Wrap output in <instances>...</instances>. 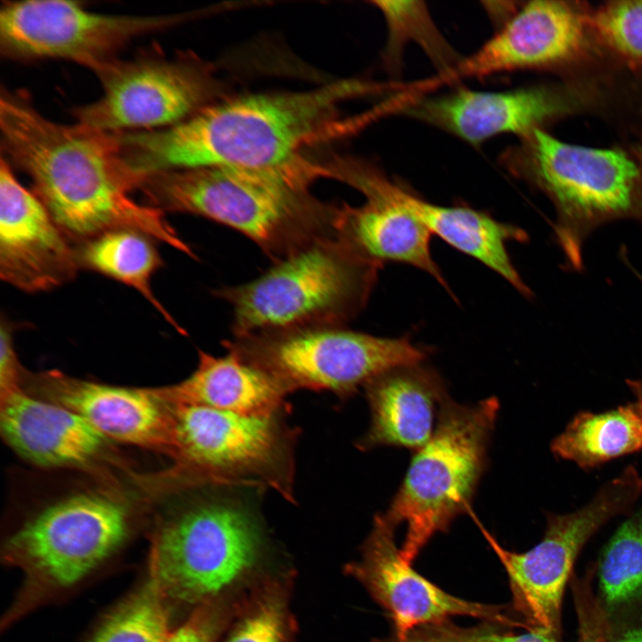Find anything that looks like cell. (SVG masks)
Listing matches in <instances>:
<instances>
[{
    "label": "cell",
    "mask_w": 642,
    "mask_h": 642,
    "mask_svg": "<svg viewBox=\"0 0 642 642\" xmlns=\"http://www.w3.org/2000/svg\"><path fill=\"white\" fill-rule=\"evenodd\" d=\"M550 450L585 471L642 451V400L599 413H577L551 440Z\"/></svg>",
    "instance_id": "cell-24"
},
{
    "label": "cell",
    "mask_w": 642,
    "mask_h": 642,
    "mask_svg": "<svg viewBox=\"0 0 642 642\" xmlns=\"http://www.w3.org/2000/svg\"><path fill=\"white\" fill-rule=\"evenodd\" d=\"M363 389L371 416L357 442L363 451L381 446L418 450L432 438L449 399L440 375L423 362L392 367Z\"/></svg>",
    "instance_id": "cell-20"
},
{
    "label": "cell",
    "mask_w": 642,
    "mask_h": 642,
    "mask_svg": "<svg viewBox=\"0 0 642 642\" xmlns=\"http://www.w3.org/2000/svg\"><path fill=\"white\" fill-rule=\"evenodd\" d=\"M382 264L339 235L275 262L248 283L215 292L232 309L234 338L346 326L366 307Z\"/></svg>",
    "instance_id": "cell-4"
},
{
    "label": "cell",
    "mask_w": 642,
    "mask_h": 642,
    "mask_svg": "<svg viewBox=\"0 0 642 642\" xmlns=\"http://www.w3.org/2000/svg\"><path fill=\"white\" fill-rule=\"evenodd\" d=\"M591 11L585 2H527L446 78L523 70H553L568 78L607 73L613 62L597 39Z\"/></svg>",
    "instance_id": "cell-15"
},
{
    "label": "cell",
    "mask_w": 642,
    "mask_h": 642,
    "mask_svg": "<svg viewBox=\"0 0 642 642\" xmlns=\"http://www.w3.org/2000/svg\"><path fill=\"white\" fill-rule=\"evenodd\" d=\"M169 620L170 606L147 575L100 621L87 642H160L170 631Z\"/></svg>",
    "instance_id": "cell-27"
},
{
    "label": "cell",
    "mask_w": 642,
    "mask_h": 642,
    "mask_svg": "<svg viewBox=\"0 0 642 642\" xmlns=\"http://www.w3.org/2000/svg\"><path fill=\"white\" fill-rule=\"evenodd\" d=\"M359 206L342 204L338 235L373 261L404 263L448 284L431 252V231L411 212L371 192Z\"/></svg>",
    "instance_id": "cell-23"
},
{
    "label": "cell",
    "mask_w": 642,
    "mask_h": 642,
    "mask_svg": "<svg viewBox=\"0 0 642 642\" xmlns=\"http://www.w3.org/2000/svg\"><path fill=\"white\" fill-rule=\"evenodd\" d=\"M252 490L210 486L155 530L147 575L170 607L219 597L259 564L265 534Z\"/></svg>",
    "instance_id": "cell-5"
},
{
    "label": "cell",
    "mask_w": 642,
    "mask_h": 642,
    "mask_svg": "<svg viewBox=\"0 0 642 642\" xmlns=\"http://www.w3.org/2000/svg\"><path fill=\"white\" fill-rule=\"evenodd\" d=\"M292 628L285 586L273 581L258 592L226 642H290Z\"/></svg>",
    "instance_id": "cell-30"
},
{
    "label": "cell",
    "mask_w": 642,
    "mask_h": 642,
    "mask_svg": "<svg viewBox=\"0 0 642 642\" xmlns=\"http://www.w3.org/2000/svg\"><path fill=\"white\" fill-rule=\"evenodd\" d=\"M44 399L78 414L108 440L169 455V405L155 388H128L69 376L60 371L24 374Z\"/></svg>",
    "instance_id": "cell-18"
},
{
    "label": "cell",
    "mask_w": 642,
    "mask_h": 642,
    "mask_svg": "<svg viewBox=\"0 0 642 642\" xmlns=\"http://www.w3.org/2000/svg\"><path fill=\"white\" fill-rule=\"evenodd\" d=\"M629 152L642 168V140L631 145Z\"/></svg>",
    "instance_id": "cell-37"
},
{
    "label": "cell",
    "mask_w": 642,
    "mask_h": 642,
    "mask_svg": "<svg viewBox=\"0 0 642 642\" xmlns=\"http://www.w3.org/2000/svg\"><path fill=\"white\" fill-rule=\"evenodd\" d=\"M329 178L325 163L299 154L264 167L211 166L145 177L147 204L164 213L203 217L238 231L274 263L338 235L342 204L316 197L312 185Z\"/></svg>",
    "instance_id": "cell-3"
},
{
    "label": "cell",
    "mask_w": 642,
    "mask_h": 642,
    "mask_svg": "<svg viewBox=\"0 0 642 642\" xmlns=\"http://www.w3.org/2000/svg\"><path fill=\"white\" fill-rule=\"evenodd\" d=\"M103 94L74 108L77 122L98 130L152 131L176 125L220 96L209 65L193 56H142L117 60L98 74Z\"/></svg>",
    "instance_id": "cell-13"
},
{
    "label": "cell",
    "mask_w": 642,
    "mask_h": 642,
    "mask_svg": "<svg viewBox=\"0 0 642 642\" xmlns=\"http://www.w3.org/2000/svg\"><path fill=\"white\" fill-rule=\"evenodd\" d=\"M354 186L358 192H372L401 206L416 217L432 235L474 258L517 291L524 288L525 283L513 265L506 247L511 241L527 240V234L523 229L468 207L431 203L392 182L371 164L358 169Z\"/></svg>",
    "instance_id": "cell-19"
},
{
    "label": "cell",
    "mask_w": 642,
    "mask_h": 642,
    "mask_svg": "<svg viewBox=\"0 0 642 642\" xmlns=\"http://www.w3.org/2000/svg\"><path fill=\"white\" fill-rule=\"evenodd\" d=\"M385 17L389 28L387 58L399 59V48L408 39H414L427 52L434 62L448 70L455 61L454 52L438 31L425 6L421 2H374Z\"/></svg>",
    "instance_id": "cell-29"
},
{
    "label": "cell",
    "mask_w": 642,
    "mask_h": 642,
    "mask_svg": "<svg viewBox=\"0 0 642 642\" xmlns=\"http://www.w3.org/2000/svg\"><path fill=\"white\" fill-rule=\"evenodd\" d=\"M591 22L600 46L614 65L642 72V0L592 7Z\"/></svg>",
    "instance_id": "cell-28"
},
{
    "label": "cell",
    "mask_w": 642,
    "mask_h": 642,
    "mask_svg": "<svg viewBox=\"0 0 642 642\" xmlns=\"http://www.w3.org/2000/svg\"><path fill=\"white\" fill-rule=\"evenodd\" d=\"M268 375L284 395L328 391L346 400L382 373L423 362L426 351L407 336L380 337L347 326L266 333L223 342Z\"/></svg>",
    "instance_id": "cell-10"
},
{
    "label": "cell",
    "mask_w": 642,
    "mask_h": 642,
    "mask_svg": "<svg viewBox=\"0 0 642 642\" xmlns=\"http://www.w3.org/2000/svg\"><path fill=\"white\" fill-rule=\"evenodd\" d=\"M476 642H557L552 634L529 630L523 634H502L489 630H477Z\"/></svg>",
    "instance_id": "cell-34"
},
{
    "label": "cell",
    "mask_w": 642,
    "mask_h": 642,
    "mask_svg": "<svg viewBox=\"0 0 642 642\" xmlns=\"http://www.w3.org/2000/svg\"><path fill=\"white\" fill-rule=\"evenodd\" d=\"M613 87L609 76L596 75L503 92L461 88L414 100L404 111L469 144H480L505 133L522 138L574 115H611Z\"/></svg>",
    "instance_id": "cell-12"
},
{
    "label": "cell",
    "mask_w": 642,
    "mask_h": 642,
    "mask_svg": "<svg viewBox=\"0 0 642 642\" xmlns=\"http://www.w3.org/2000/svg\"><path fill=\"white\" fill-rule=\"evenodd\" d=\"M503 159L552 202L556 241L573 271L583 269V245L599 227L627 219L642 226V168L629 151L567 144L537 129Z\"/></svg>",
    "instance_id": "cell-6"
},
{
    "label": "cell",
    "mask_w": 642,
    "mask_h": 642,
    "mask_svg": "<svg viewBox=\"0 0 642 642\" xmlns=\"http://www.w3.org/2000/svg\"><path fill=\"white\" fill-rule=\"evenodd\" d=\"M610 642H642V621L622 628L613 635Z\"/></svg>",
    "instance_id": "cell-35"
},
{
    "label": "cell",
    "mask_w": 642,
    "mask_h": 642,
    "mask_svg": "<svg viewBox=\"0 0 642 642\" xmlns=\"http://www.w3.org/2000/svg\"><path fill=\"white\" fill-rule=\"evenodd\" d=\"M477 630H463L444 621L422 625L403 638L385 642H476Z\"/></svg>",
    "instance_id": "cell-33"
},
{
    "label": "cell",
    "mask_w": 642,
    "mask_h": 642,
    "mask_svg": "<svg viewBox=\"0 0 642 642\" xmlns=\"http://www.w3.org/2000/svg\"><path fill=\"white\" fill-rule=\"evenodd\" d=\"M24 372L13 340V327L4 317L0 326V399L22 390Z\"/></svg>",
    "instance_id": "cell-32"
},
{
    "label": "cell",
    "mask_w": 642,
    "mask_h": 642,
    "mask_svg": "<svg viewBox=\"0 0 642 642\" xmlns=\"http://www.w3.org/2000/svg\"><path fill=\"white\" fill-rule=\"evenodd\" d=\"M155 390L169 402L244 416H272L291 409L287 396L268 375L229 350L215 356L198 350L197 366L188 377Z\"/></svg>",
    "instance_id": "cell-22"
},
{
    "label": "cell",
    "mask_w": 642,
    "mask_h": 642,
    "mask_svg": "<svg viewBox=\"0 0 642 642\" xmlns=\"http://www.w3.org/2000/svg\"><path fill=\"white\" fill-rule=\"evenodd\" d=\"M626 384L635 398L642 400V379H628Z\"/></svg>",
    "instance_id": "cell-36"
},
{
    "label": "cell",
    "mask_w": 642,
    "mask_h": 642,
    "mask_svg": "<svg viewBox=\"0 0 642 642\" xmlns=\"http://www.w3.org/2000/svg\"><path fill=\"white\" fill-rule=\"evenodd\" d=\"M641 494L642 476L630 465L581 507L566 514L547 513L542 539L523 553L505 549L482 529L505 566L514 607L529 630L558 632L564 587L579 553L610 520L630 514Z\"/></svg>",
    "instance_id": "cell-11"
},
{
    "label": "cell",
    "mask_w": 642,
    "mask_h": 642,
    "mask_svg": "<svg viewBox=\"0 0 642 642\" xmlns=\"http://www.w3.org/2000/svg\"><path fill=\"white\" fill-rule=\"evenodd\" d=\"M76 248L4 157L0 165V278L24 292L54 290L75 277Z\"/></svg>",
    "instance_id": "cell-17"
},
{
    "label": "cell",
    "mask_w": 642,
    "mask_h": 642,
    "mask_svg": "<svg viewBox=\"0 0 642 642\" xmlns=\"http://www.w3.org/2000/svg\"><path fill=\"white\" fill-rule=\"evenodd\" d=\"M498 410L495 397L473 405L449 399L432 438L415 451L389 507L380 514L395 529L406 524L399 552L407 564L436 533L470 511Z\"/></svg>",
    "instance_id": "cell-7"
},
{
    "label": "cell",
    "mask_w": 642,
    "mask_h": 642,
    "mask_svg": "<svg viewBox=\"0 0 642 642\" xmlns=\"http://www.w3.org/2000/svg\"><path fill=\"white\" fill-rule=\"evenodd\" d=\"M167 403L169 457L188 484L271 489L295 503L300 429L287 424L288 413L244 416L203 406Z\"/></svg>",
    "instance_id": "cell-8"
},
{
    "label": "cell",
    "mask_w": 642,
    "mask_h": 642,
    "mask_svg": "<svg viewBox=\"0 0 642 642\" xmlns=\"http://www.w3.org/2000/svg\"><path fill=\"white\" fill-rule=\"evenodd\" d=\"M1 432L28 461L46 467H87L105 456L108 439L78 414L23 389L0 399Z\"/></svg>",
    "instance_id": "cell-21"
},
{
    "label": "cell",
    "mask_w": 642,
    "mask_h": 642,
    "mask_svg": "<svg viewBox=\"0 0 642 642\" xmlns=\"http://www.w3.org/2000/svg\"><path fill=\"white\" fill-rule=\"evenodd\" d=\"M148 235L119 228L103 233L76 248L79 268L114 279L140 293L179 333L184 330L160 303L152 281L163 266L162 258Z\"/></svg>",
    "instance_id": "cell-25"
},
{
    "label": "cell",
    "mask_w": 642,
    "mask_h": 642,
    "mask_svg": "<svg viewBox=\"0 0 642 642\" xmlns=\"http://www.w3.org/2000/svg\"><path fill=\"white\" fill-rule=\"evenodd\" d=\"M377 86L342 79L298 92L258 93L213 103L158 130L121 133L124 155L142 177L211 166L284 162L349 127L340 107Z\"/></svg>",
    "instance_id": "cell-2"
},
{
    "label": "cell",
    "mask_w": 642,
    "mask_h": 642,
    "mask_svg": "<svg viewBox=\"0 0 642 642\" xmlns=\"http://www.w3.org/2000/svg\"><path fill=\"white\" fill-rule=\"evenodd\" d=\"M0 130L3 150L71 243L130 228L195 258L163 211L131 196L144 178L126 160L119 133L51 120L9 91L1 94Z\"/></svg>",
    "instance_id": "cell-1"
},
{
    "label": "cell",
    "mask_w": 642,
    "mask_h": 642,
    "mask_svg": "<svg viewBox=\"0 0 642 642\" xmlns=\"http://www.w3.org/2000/svg\"><path fill=\"white\" fill-rule=\"evenodd\" d=\"M181 18L98 13L72 1H8L0 11V51L15 61L67 60L100 74L133 39Z\"/></svg>",
    "instance_id": "cell-14"
},
{
    "label": "cell",
    "mask_w": 642,
    "mask_h": 642,
    "mask_svg": "<svg viewBox=\"0 0 642 642\" xmlns=\"http://www.w3.org/2000/svg\"><path fill=\"white\" fill-rule=\"evenodd\" d=\"M394 531V527L376 514L361 559L350 564L348 571L389 614L396 638H403L416 627L444 621L453 615L524 626L508 617L501 607L456 597L418 574L401 557Z\"/></svg>",
    "instance_id": "cell-16"
},
{
    "label": "cell",
    "mask_w": 642,
    "mask_h": 642,
    "mask_svg": "<svg viewBox=\"0 0 642 642\" xmlns=\"http://www.w3.org/2000/svg\"><path fill=\"white\" fill-rule=\"evenodd\" d=\"M230 611L220 597L197 606L179 627L170 630L160 642H216Z\"/></svg>",
    "instance_id": "cell-31"
},
{
    "label": "cell",
    "mask_w": 642,
    "mask_h": 642,
    "mask_svg": "<svg viewBox=\"0 0 642 642\" xmlns=\"http://www.w3.org/2000/svg\"><path fill=\"white\" fill-rule=\"evenodd\" d=\"M599 564V597L608 613L642 602V509L630 513L618 527Z\"/></svg>",
    "instance_id": "cell-26"
},
{
    "label": "cell",
    "mask_w": 642,
    "mask_h": 642,
    "mask_svg": "<svg viewBox=\"0 0 642 642\" xmlns=\"http://www.w3.org/2000/svg\"><path fill=\"white\" fill-rule=\"evenodd\" d=\"M128 533L125 506L99 494L70 497L24 523L3 547L5 562L24 578L6 622L82 582L117 553Z\"/></svg>",
    "instance_id": "cell-9"
}]
</instances>
